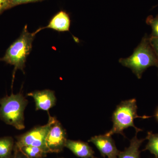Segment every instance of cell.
<instances>
[{
  "mask_svg": "<svg viewBox=\"0 0 158 158\" xmlns=\"http://www.w3.org/2000/svg\"><path fill=\"white\" fill-rule=\"evenodd\" d=\"M65 147L70 150L75 155L81 158H98L94 156L92 148L86 143L81 141L67 140Z\"/></svg>",
  "mask_w": 158,
  "mask_h": 158,
  "instance_id": "cell-9",
  "label": "cell"
},
{
  "mask_svg": "<svg viewBox=\"0 0 158 158\" xmlns=\"http://www.w3.org/2000/svg\"><path fill=\"white\" fill-rule=\"evenodd\" d=\"M14 154L11 158H28L20 151L14 149Z\"/></svg>",
  "mask_w": 158,
  "mask_h": 158,
  "instance_id": "cell-19",
  "label": "cell"
},
{
  "mask_svg": "<svg viewBox=\"0 0 158 158\" xmlns=\"http://www.w3.org/2000/svg\"><path fill=\"white\" fill-rule=\"evenodd\" d=\"M69 15L64 11H60L54 16L45 28L52 29L59 32L69 31L70 26Z\"/></svg>",
  "mask_w": 158,
  "mask_h": 158,
  "instance_id": "cell-10",
  "label": "cell"
},
{
  "mask_svg": "<svg viewBox=\"0 0 158 158\" xmlns=\"http://www.w3.org/2000/svg\"><path fill=\"white\" fill-rule=\"evenodd\" d=\"M145 139L148 140V142L143 151H149L152 154L154 155L156 158H158V134L148 132Z\"/></svg>",
  "mask_w": 158,
  "mask_h": 158,
  "instance_id": "cell-13",
  "label": "cell"
},
{
  "mask_svg": "<svg viewBox=\"0 0 158 158\" xmlns=\"http://www.w3.org/2000/svg\"><path fill=\"white\" fill-rule=\"evenodd\" d=\"M155 116L157 120L158 121V109L157 110L156 112Z\"/></svg>",
  "mask_w": 158,
  "mask_h": 158,
  "instance_id": "cell-20",
  "label": "cell"
},
{
  "mask_svg": "<svg viewBox=\"0 0 158 158\" xmlns=\"http://www.w3.org/2000/svg\"><path fill=\"white\" fill-rule=\"evenodd\" d=\"M157 17H158V15H157Z\"/></svg>",
  "mask_w": 158,
  "mask_h": 158,
  "instance_id": "cell-21",
  "label": "cell"
},
{
  "mask_svg": "<svg viewBox=\"0 0 158 158\" xmlns=\"http://www.w3.org/2000/svg\"><path fill=\"white\" fill-rule=\"evenodd\" d=\"M67 139L65 130L60 123L56 119L51 126L45 138L47 153H59L65 147Z\"/></svg>",
  "mask_w": 158,
  "mask_h": 158,
  "instance_id": "cell-6",
  "label": "cell"
},
{
  "mask_svg": "<svg viewBox=\"0 0 158 158\" xmlns=\"http://www.w3.org/2000/svg\"><path fill=\"white\" fill-rule=\"evenodd\" d=\"M27 96L32 97L34 99L36 110L48 111L56 103L55 92L52 90H37L28 94Z\"/></svg>",
  "mask_w": 158,
  "mask_h": 158,
  "instance_id": "cell-8",
  "label": "cell"
},
{
  "mask_svg": "<svg viewBox=\"0 0 158 158\" xmlns=\"http://www.w3.org/2000/svg\"><path fill=\"white\" fill-rule=\"evenodd\" d=\"M19 151L28 158H42L45 156L47 153L42 148L35 146H24Z\"/></svg>",
  "mask_w": 158,
  "mask_h": 158,
  "instance_id": "cell-14",
  "label": "cell"
},
{
  "mask_svg": "<svg viewBox=\"0 0 158 158\" xmlns=\"http://www.w3.org/2000/svg\"><path fill=\"white\" fill-rule=\"evenodd\" d=\"M137 110L138 106L135 99L122 102L117 106L112 115V128L105 135L111 136L114 134H120L125 137L123 131L130 127H134L137 133L142 131L135 125L134 120L137 118L146 119L150 118L151 116H138Z\"/></svg>",
  "mask_w": 158,
  "mask_h": 158,
  "instance_id": "cell-4",
  "label": "cell"
},
{
  "mask_svg": "<svg viewBox=\"0 0 158 158\" xmlns=\"http://www.w3.org/2000/svg\"><path fill=\"white\" fill-rule=\"evenodd\" d=\"M10 8V0H0V14Z\"/></svg>",
  "mask_w": 158,
  "mask_h": 158,
  "instance_id": "cell-17",
  "label": "cell"
},
{
  "mask_svg": "<svg viewBox=\"0 0 158 158\" xmlns=\"http://www.w3.org/2000/svg\"><path fill=\"white\" fill-rule=\"evenodd\" d=\"M120 64L131 69L138 79L151 66L158 67V59L149 42V38L144 36L132 55L127 58L119 59Z\"/></svg>",
  "mask_w": 158,
  "mask_h": 158,
  "instance_id": "cell-1",
  "label": "cell"
},
{
  "mask_svg": "<svg viewBox=\"0 0 158 158\" xmlns=\"http://www.w3.org/2000/svg\"><path fill=\"white\" fill-rule=\"evenodd\" d=\"M146 23L151 26L152 29L150 37L158 38V17H154L152 15L149 16L146 19Z\"/></svg>",
  "mask_w": 158,
  "mask_h": 158,
  "instance_id": "cell-15",
  "label": "cell"
},
{
  "mask_svg": "<svg viewBox=\"0 0 158 158\" xmlns=\"http://www.w3.org/2000/svg\"><path fill=\"white\" fill-rule=\"evenodd\" d=\"M137 133L136 132L135 136L130 141L129 146L123 151H120L117 158H140L141 152L139 151V148L146 139H138Z\"/></svg>",
  "mask_w": 158,
  "mask_h": 158,
  "instance_id": "cell-11",
  "label": "cell"
},
{
  "mask_svg": "<svg viewBox=\"0 0 158 158\" xmlns=\"http://www.w3.org/2000/svg\"><path fill=\"white\" fill-rule=\"evenodd\" d=\"M42 0H10V7H15L22 4H27V3L35 2H40Z\"/></svg>",
  "mask_w": 158,
  "mask_h": 158,
  "instance_id": "cell-16",
  "label": "cell"
},
{
  "mask_svg": "<svg viewBox=\"0 0 158 158\" xmlns=\"http://www.w3.org/2000/svg\"><path fill=\"white\" fill-rule=\"evenodd\" d=\"M37 33V31L30 33L28 31L27 25L25 26L19 37L10 46L4 56L0 58V61L14 66L13 75L17 69L24 73L26 60L31 53L34 37Z\"/></svg>",
  "mask_w": 158,
  "mask_h": 158,
  "instance_id": "cell-3",
  "label": "cell"
},
{
  "mask_svg": "<svg viewBox=\"0 0 158 158\" xmlns=\"http://www.w3.org/2000/svg\"><path fill=\"white\" fill-rule=\"evenodd\" d=\"M56 119V117L49 115L48 121L46 124L34 127L23 135L16 136L14 149L19 150L24 146H35L42 148L47 153L45 146L46 137L51 126Z\"/></svg>",
  "mask_w": 158,
  "mask_h": 158,
  "instance_id": "cell-5",
  "label": "cell"
},
{
  "mask_svg": "<svg viewBox=\"0 0 158 158\" xmlns=\"http://www.w3.org/2000/svg\"><path fill=\"white\" fill-rule=\"evenodd\" d=\"M89 142L93 143L104 158H117L119 151L111 136L100 135L91 137Z\"/></svg>",
  "mask_w": 158,
  "mask_h": 158,
  "instance_id": "cell-7",
  "label": "cell"
},
{
  "mask_svg": "<svg viewBox=\"0 0 158 158\" xmlns=\"http://www.w3.org/2000/svg\"><path fill=\"white\" fill-rule=\"evenodd\" d=\"M28 102L19 92L0 99V119L16 129L25 127L24 112Z\"/></svg>",
  "mask_w": 158,
  "mask_h": 158,
  "instance_id": "cell-2",
  "label": "cell"
},
{
  "mask_svg": "<svg viewBox=\"0 0 158 158\" xmlns=\"http://www.w3.org/2000/svg\"><path fill=\"white\" fill-rule=\"evenodd\" d=\"M14 141L11 137L0 138V158H11Z\"/></svg>",
  "mask_w": 158,
  "mask_h": 158,
  "instance_id": "cell-12",
  "label": "cell"
},
{
  "mask_svg": "<svg viewBox=\"0 0 158 158\" xmlns=\"http://www.w3.org/2000/svg\"><path fill=\"white\" fill-rule=\"evenodd\" d=\"M149 42L158 59V38L150 37Z\"/></svg>",
  "mask_w": 158,
  "mask_h": 158,
  "instance_id": "cell-18",
  "label": "cell"
}]
</instances>
